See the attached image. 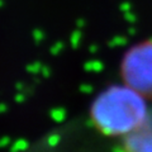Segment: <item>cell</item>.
Returning a JSON list of instances; mask_svg holds the SVG:
<instances>
[{
	"label": "cell",
	"mask_w": 152,
	"mask_h": 152,
	"mask_svg": "<svg viewBox=\"0 0 152 152\" xmlns=\"http://www.w3.org/2000/svg\"><path fill=\"white\" fill-rule=\"evenodd\" d=\"M147 114L145 98L127 85L105 90L91 107L94 126L107 136H126L145 121Z\"/></svg>",
	"instance_id": "obj_1"
},
{
	"label": "cell",
	"mask_w": 152,
	"mask_h": 152,
	"mask_svg": "<svg viewBox=\"0 0 152 152\" xmlns=\"http://www.w3.org/2000/svg\"><path fill=\"white\" fill-rule=\"evenodd\" d=\"M121 75L124 85L143 98L152 99V39L128 50L122 60Z\"/></svg>",
	"instance_id": "obj_2"
},
{
	"label": "cell",
	"mask_w": 152,
	"mask_h": 152,
	"mask_svg": "<svg viewBox=\"0 0 152 152\" xmlns=\"http://www.w3.org/2000/svg\"><path fill=\"white\" fill-rule=\"evenodd\" d=\"M123 148L126 152H152V115L147 114L140 126L123 136Z\"/></svg>",
	"instance_id": "obj_3"
}]
</instances>
